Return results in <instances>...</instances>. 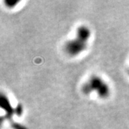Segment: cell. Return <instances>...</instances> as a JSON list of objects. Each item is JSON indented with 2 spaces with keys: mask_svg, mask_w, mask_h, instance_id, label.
<instances>
[{
  "mask_svg": "<svg viewBox=\"0 0 129 129\" xmlns=\"http://www.w3.org/2000/svg\"><path fill=\"white\" fill-rule=\"evenodd\" d=\"M84 94L89 95L95 92L101 98H106L110 95V88L108 84L99 76H92L85 83L82 87Z\"/></svg>",
  "mask_w": 129,
  "mask_h": 129,
  "instance_id": "6da1fadb",
  "label": "cell"
},
{
  "mask_svg": "<svg viewBox=\"0 0 129 129\" xmlns=\"http://www.w3.org/2000/svg\"><path fill=\"white\" fill-rule=\"evenodd\" d=\"M5 4L9 7H14L19 2L18 0H5Z\"/></svg>",
  "mask_w": 129,
  "mask_h": 129,
  "instance_id": "277c9868",
  "label": "cell"
},
{
  "mask_svg": "<svg viewBox=\"0 0 129 129\" xmlns=\"http://www.w3.org/2000/svg\"><path fill=\"white\" fill-rule=\"evenodd\" d=\"M87 48V42L75 37L68 40L64 45V50L70 56L78 55Z\"/></svg>",
  "mask_w": 129,
  "mask_h": 129,
  "instance_id": "7a4b0ae2",
  "label": "cell"
},
{
  "mask_svg": "<svg viewBox=\"0 0 129 129\" xmlns=\"http://www.w3.org/2000/svg\"><path fill=\"white\" fill-rule=\"evenodd\" d=\"M90 35H91L90 30L86 26L79 27L76 32V37L85 42H88V40L90 37Z\"/></svg>",
  "mask_w": 129,
  "mask_h": 129,
  "instance_id": "3957f363",
  "label": "cell"
}]
</instances>
